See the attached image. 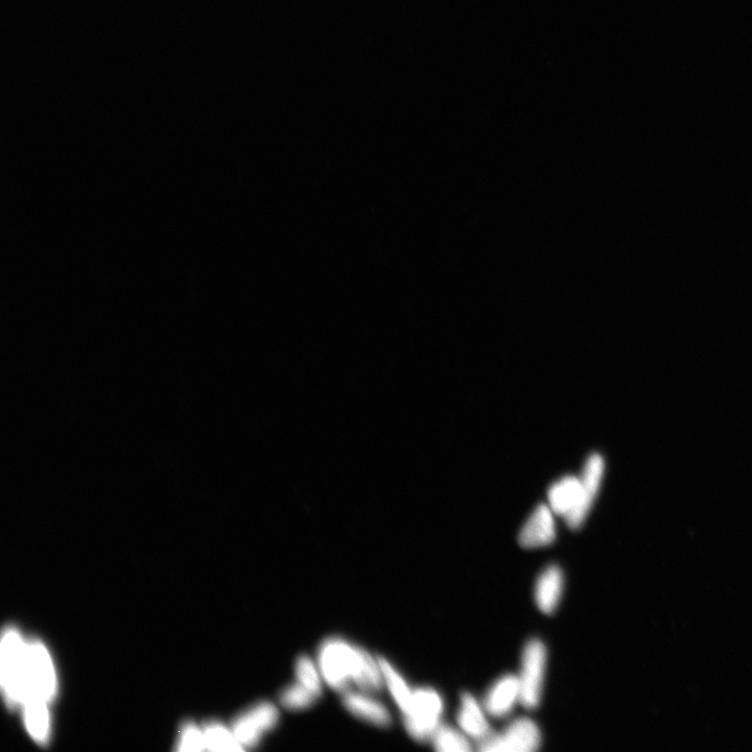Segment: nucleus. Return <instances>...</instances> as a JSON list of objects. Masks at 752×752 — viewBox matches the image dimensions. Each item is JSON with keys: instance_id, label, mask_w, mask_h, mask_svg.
Wrapping results in <instances>:
<instances>
[{"instance_id": "nucleus-1", "label": "nucleus", "mask_w": 752, "mask_h": 752, "mask_svg": "<svg viewBox=\"0 0 752 752\" xmlns=\"http://www.w3.org/2000/svg\"><path fill=\"white\" fill-rule=\"evenodd\" d=\"M318 666L325 683L345 692L351 683L367 687L378 679L379 662L364 649L341 639H328L320 647Z\"/></svg>"}, {"instance_id": "nucleus-2", "label": "nucleus", "mask_w": 752, "mask_h": 752, "mask_svg": "<svg viewBox=\"0 0 752 752\" xmlns=\"http://www.w3.org/2000/svg\"><path fill=\"white\" fill-rule=\"evenodd\" d=\"M2 650L5 696L11 705L22 703L28 689L27 648L15 629L4 634Z\"/></svg>"}, {"instance_id": "nucleus-3", "label": "nucleus", "mask_w": 752, "mask_h": 752, "mask_svg": "<svg viewBox=\"0 0 752 752\" xmlns=\"http://www.w3.org/2000/svg\"><path fill=\"white\" fill-rule=\"evenodd\" d=\"M444 702L441 695L431 688L414 691L411 708L405 714V725L409 735L420 742L432 740L442 725Z\"/></svg>"}, {"instance_id": "nucleus-4", "label": "nucleus", "mask_w": 752, "mask_h": 752, "mask_svg": "<svg viewBox=\"0 0 752 752\" xmlns=\"http://www.w3.org/2000/svg\"><path fill=\"white\" fill-rule=\"evenodd\" d=\"M547 663L546 645L537 639L530 640L523 649L521 670L517 675L522 692L521 704L528 710L536 709L542 701Z\"/></svg>"}, {"instance_id": "nucleus-5", "label": "nucleus", "mask_w": 752, "mask_h": 752, "mask_svg": "<svg viewBox=\"0 0 752 752\" xmlns=\"http://www.w3.org/2000/svg\"><path fill=\"white\" fill-rule=\"evenodd\" d=\"M542 732L530 718H517L504 731L491 733L479 743L483 752H534L542 745Z\"/></svg>"}, {"instance_id": "nucleus-6", "label": "nucleus", "mask_w": 752, "mask_h": 752, "mask_svg": "<svg viewBox=\"0 0 752 752\" xmlns=\"http://www.w3.org/2000/svg\"><path fill=\"white\" fill-rule=\"evenodd\" d=\"M278 720L275 705L268 701L260 702L234 722L233 734L243 747H253L276 726Z\"/></svg>"}, {"instance_id": "nucleus-7", "label": "nucleus", "mask_w": 752, "mask_h": 752, "mask_svg": "<svg viewBox=\"0 0 752 752\" xmlns=\"http://www.w3.org/2000/svg\"><path fill=\"white\" fill-rule=\"evenodd\" d=\"M28 689L45 701H49L55 694V675L49 654L38 642H32L27 647ZM26 693V694H27Z\"/></svg>"}, {"instance_id": "nucleus-8", "label": "nucleus", "mask_w": 752, "mask_h": 752, "mask_svg": "<svg viewBox=\"0 0 752 752\" xmlns=\"http://www.w3.org/2000/svg\"><path fill=\"white\" fill-rule=\"evenodd\" d=\"M522 702L520 680L517 675L506 674L488 689L483 705L492 718H505Z\"/></svg>"}, {"instance_id": "nucleus-9", "label": "nucleus", "mask_w": 752, "mask_h": 752, "mask_svg": "<svg viewBox=\"0 0 752 752\" xmlns=\"http://www.w3.org/2000/svg\"><path fill=\"white\" fill-rule=\"evenodd\" d=\"M554 515L550 506L539 505L520 532V545L525 549H538L552 545L557 535Z\"/></svg>"}, {"instance_id": "nucleus-10", "label": "nucleus", "mask_w": 752, "mask_h": 752, "mask_svg": "<svg viewBox=\"0 0 752 752\" xmlns=\"http://www.w3.org/2000/svg\"><path fill=\"white\" fill-rule=\"evenodd\" d=\"M488 716L483 702L470 693L462 695L457 721L460 730L470 740L480 743L492 733Z\"/></svg>"}, {"instance_id": "nucleus-11", "label": "nucleus", "mask_w": 752, "mask_h": 752, "mask_svg": "<svg viewBox=\"0 0 752 752\" xmlns=\"http://www.w3.org/2000/svg\"><path fill=\"white\" fill-rule=\"evenodd\" d=\"M564 589L562 570L551 564L540 574L535 583L534 599L540 611L552 615L557 609Z\"/></svg>"}, {"instance_id": "nucleus-12", "label": "nucleus", "mask_w": 752, "mask_h": 752, "mask_svg": "<svg viewBox=\"0 0 752 752\" xmlns=\"http://www.w3.org/2000/svg\"><path fill=\"white\" fill-rule=\"evenodd\" d=\"M343 704L351 714L373 725L387 727L391 724V715L385 705L366 694L346 692Z\"/></svg>"}, {"instance_id": "nucleus-13", "label": "nucleus", "mask_w": 752, "mask_h": 752, "mask_svg": "<svg viewBox=\"0 0 752 752\" xmlns=\"http://www.w3.org/2000/svg\"><path fill=\"white\" fill-rule=\"evenodd\" d=\"M46 702L41 697L28 692L22 703L25 705L26 719L32 736L40 743L49 737V714Z\"/></svg>"}, {"instance_id": "nucleus-14", "label": "nucleus", "mask_w": 752, "mask_h": 752, "mask_svg": "<svg viewBox=\"0 0 752 752\" xmlns=\"http://www.w3.org/2000/svg\"><path fill=\"white\" fill-rule=\"evenodd\" d=\"M379 662L387 688L398 708L401 709L404 715L407 714L411 708L414 691L410 689L404 677L385 658H379Z\"/></svg>"}, {"instance_id": "nucleus-15", "label": "nucleus", "mask_w": 752, "mask_h": 752, "mask_svg": "<svg viewBox=\"0 0 752 752\" xmlns=\"http://www.w3.org/2000/svg\"><path fill=\"white\" fill-rule=\"evenodd\" d=\"M434 748L440 752H467L472 751L470 740L459 728L449 725H441L432 738Z\"/></svg>"}, {"instance_id": "nucleus-16", "label": "nucleus", "mask_w": 752, "mask_h": 752, "mask_svg": "<svg viewBox=\"0 0 752 752\" xmlns=\"http://www.w3.org/2000/svg\"><path fill=\"white\" fill-rule=\"evenodd\" d=\"M297 681L310 690L316 697L322 694V674L309 656H300L296 662Z\"/></svg>"}, {"instance_id": "nucleus-17", "label": "nucleus", "mask_w": 752, "mask_h": 752, "mask_svg": "<svg viewBox=\"0 0 752 752\" xmlns=\"http://www.w3.org/2000/svg\"><path fill=\"white\" fill-rule=\"evenodd\" d=\"M204 736L206 747L210 750L241 751L244 749L233 732H229L220 724L208 725Z\"/></svg>"}, {"instance_id": "nucleus-18", "label": "nucleus", "mask_w": 752, "mask_h": 752, "mask_svg": "<svg viewBox=\"0 0 752 752\" xmlns=\"http://www.w3.org/2000/svg\"><path fill=\"white\" fill-rule=\"evenodd\" d=\"M310 690L297 683L287 687L280 694V702L285 708L293 711L308 709L317 700Z\"/></svg>"}, {"instance_id": "nucleus-19", "label": "nucleus", "mask_w": 752, "mask_h": 752, "mask_svg": "<svg viewBox=\"0 0 752 752\" xmlns=\"http://www.w3.org/2000/svg\"><path fill=\"white\" fill-rule=\"evenodd\" d=\"M206 747L205 736L201 734L195 726H187L182 736L180 750L182 751H201Z\"/></svg>"}]
</instances>
